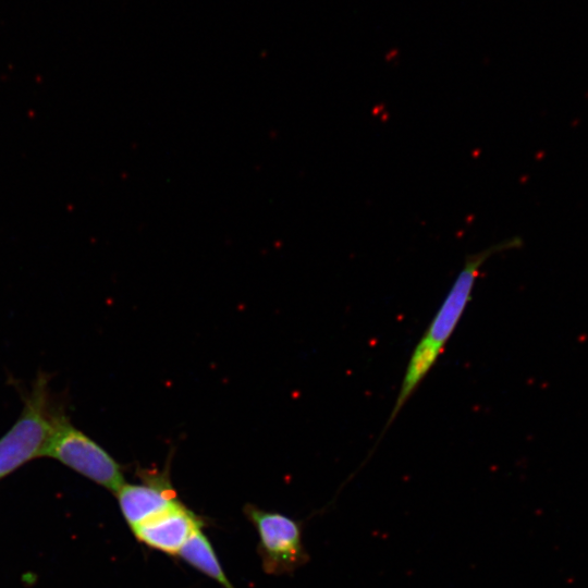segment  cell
Masks as SVG:
<instances>
[{"mask_svg": "<svg viewBox=\"0 0 588 588\" xmlns=\"http://www.w3.org/2000/svg\"><path fill=\"white\" fill-rule=\"evenodd\" d=\"M523 241L514 236L470 254L438 308L425 333L409 357L396 401L383 430L393 422L399 412L438 360L471 299L475 282L482 265L493 255L520 247Z\"/></svg>", "mask_w": 588, "mask_h": 588, "instance_id": "6da1fadb", "label": "cell"}, {"mask_svg": "<svg viewBox=\"0 0 588 588\" xmlns=\"http://www.w3.org/2000/svg\"><path fill=\"white\" fill-rule=\"evenodd\" d=\"M60 416L52 407L47 379L38 377L17 420L0 438V479L45 456Z\"/></svg>", "mask_w": 588, "mask_h": 588, "instance_id": "7a4b0ae2", "label": "cell"}, {"mask_svg": "<svg viewBox=\"0 0 588 588\" xmlns=\"http://www.w3.org/2000/svg\"><path fill=\"white\" fill-rule=\"evenodd\" d=\"M45 457L60 462L113 492L125 483L121 465L63 414L59 417Z\"/></svg>", "mask_w": 588, "mask_h": 588, "instance_id": "3957f363", "label": "cell"}, {"mask_svg": "<svg viewBox=\"0 0 588 588\" xmlns=\"http://www.w3.org/2000/svg\"><path fill=\"white\" fill-rule=\"evenodd\" d=\"M244 512L258 534L259 555L265 572L287 574L308 562L299 522L255 505H246Z\"/></svg>", "mask_w": 588, "mask_h": 588, "instance_id": "277c9868", "label": "cell"}, {"mask_svg": "<svg viewBox=\"0 0 588 588\" xmlns=\"http://www.w3.org/2000/svg\"><path fill=\"white\" fill-rule=\"evenodd\" d=\"M115 494L131 529L181 502L164 474H146L142 483L125 482Z\"/></svg>", "mask_w": 588, "mask_h": 588, "instance_id": "5b68a950", "label": "cell"}, {"mask_svg": "<svg viewBox=\"0 0 588 588\" xmlns=\"http://www.w3.org/2000/svg\"><path fill=\"white\" fill-rule=\"evenodd\" d=\"M201 526L203 519L180 502L132 531L143 544L162 553L177 555Z\"/></svg>", "mask_w": 588, "mask_h": 588, "instance_id": "8992f818", "label": "cell"}, {"mask_svg": "<svg viewBox=\"0 0 588 588\" xmlns=\"http://www.w3.org/2000/svg\"><path fill=\"white\" fill-rule=\"evenodd\" d=\"M187 564L210 577L222 588H235L226 577L217 553L201 529L197 530L177 554Z\"/></svg>", "mask_w": 588, "mask_h": 588, "instance_id": "52a82bcc", "label": "cell"}]
</instances>
